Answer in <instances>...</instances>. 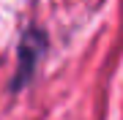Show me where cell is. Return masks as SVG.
I'll list each match as a JSON object with an SVG mask.
<instances>
[{
    "instance_id": "6da1fadb",
    "label": "cell",
    "mask_w": 123,
    "mask_h": 120,
    "mask_svg": "<svg viewBox=\"0 0 123 120\" xmlns=\"http://www.w3.org/2000/svg\"><path fill=\"white\" fill-rule=\"evenodd\" d=\"M41 49H44L41 36L38 33H30V36L25 38V44H22V63H19V74H17V87H22V82L30 76L33 66H36V57H38Z\"/></svg>"
}]
</instances>
